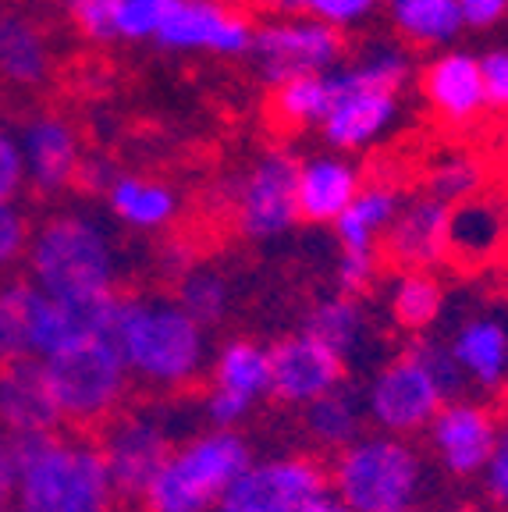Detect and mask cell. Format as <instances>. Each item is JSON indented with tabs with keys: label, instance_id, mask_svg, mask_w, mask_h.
I'll return each mask as SVG.
<instances>
[{
	"label": "cell",
	"instance_id": "obj_9",
	"mask_svg": "<svg viewBox=\"0 0 508 512\" xmlns=\"http://www.w3.org/2000/svg\"><path fill=\"white\" fill-rule=\"evenodd\" d=\"M96 445L107 463L121 502H143L146 488L175 452L171 434L146 406H125L111 424L96 431Z\"/></svg>",
	"mask_w": 508,
	"mask_h": 512
},
{
	"label": "cell",
	"instance_id": "obj_49",
	"mask_svg": "<svg viewBox=\"0 0 508 512\" xmlns=\"http://www.w3.org/2000/svg\"><path fill=\"white\" fill-rule=\"evenodd\" d=\"M40 4H68V0H40Z\"/></svg>",
	"mask_w": 508,
	"mask_h": 512
},
{
	"label": "cell",
	"instance_id": "obj_19",
	"mask_svg": "<svg viewBox=\"0 0 508 512\" xmlns=\"http://www.w3.org/2000/svg\"><path fill=\"white\" fill-rule=\"evenodd\" d=\"M0 431L15 438L64 431L43 377V360L0 363Z\"/></svg>",
	"mask_w": 508,
	"mask_h": 512
},
{
	"label": "cell",
	"instance_id": "obj_39",
	"mask_svg": "<svg viewBox=\"0 0 508 512\" xmlns=\"http://www.w3.org/2000/svg\"><path fill=\"white\" fill-rule=\"evenodd\" d=\"M377 278V253H342L338 260V288L342 296L359 299L370 292Z\"/></svg>",
	"mask_w": 508,
	"mask_h": 512
},
{
	"label": "cell",
	"instance_id": "obj_30",
	"mask_svg": "<svg viewBox=\"0 0 508 512\" xmlns=\"http://www.w3.org/2000/svg\"><path fill=\"white\" fill-rule=\"evenodd\" d=\"M505 235V217L494 203L466 200L452 207V253L462 256H487Z\"/></svg>",
	"mask_w": 508,
	"mask_h": 512
},
{
	"label": "cell",
	"instance_id": "obj_51",
	"mask_svg": "<svg viewBox=\"0 0 508 512\" xmlns=\"http://www.w3.org/2000/svg\"><path fill=\"white\" fill-rule=\"evenodd\" d=\"M8 512H15V509H8Z\"/></svg>",
	"mask_w": 508,
	"mask_h": 512
},
{
	"label": "cell",
	"instance_id": "obj_18",
	"mask_svg": "<svg viewBox=\"0 0 508 512\" xmlns=\"http://www.w3.org/2000/svg\"><path fill=\"white\" fill-rule=\"evenodd\" d=\"M434 452L452 477H473L491 463L498 448L501 416L477 402H452L434 416Z\"/></svg>",
	"mask_w": 508,
	"mask_h": 512
},
{
	"label": "cell",
	"instance_id": "obj_48",
	"mask_svg": "<svg viewBox=\"0 0 508 512\" xmlns=\"http://www.w3.org/2000/svg\"><path fill=\"white\" fill-rule=\"evenodd\" d=\"M452 512H484V509H477V505H459V509H452Z\"/></svg>",
	"mask_w": 508,
	"mask_h": 512
},
{
	"label": "cell",
	"instance_id": "obj_25",
	"mask_svg": "<svg viewBox=\"0 0 508 512\" xmlns=\"http://www.w3.org/2000/svg\"><path fill=\"white\" fill-rule=\"evenodd\" d=\"M452 360L469 377H477L484 388H498L508 370V331L498 320H469L466 328L455 335Z\"/></svg>",
	"mask_w": 508,
	"mask_h": 512
},
{
	"label": "cell",
	"instance_id": "obj_7",
	"mask_svg": "<svg viewBox=\"0 0 508 512\" xmlns=\"http://www.w3.org/2000/svg\"><path fill=\"white\" fill-rule=\"evenodd\" d=\"M334 498L349 512H402L420 491V459L395 438L352 441L331 470Z\"/></svg>",
	"mask_w": 508,
	"mask_h": 512
},
{
	"label": "cell",
	"instance_id": "obj_3",
	"mask_svg": "<svg viewBox=\"0 0 508 512\" xmlns=\"http://www.w3.org/2000/svg\"><path fill=\"white\" fill-rule=\"evenodd\" d=\"M25 271L43 296L57 303H89L118 296V249L100 217L57 210L32 228Z\"/></svg>",
	"mask_w": 508,
	"mask_h": 512
},
{
	"label": "cell",
	"instance_id": "obj_22",
	"mask_svg": "<svg viewBox=\"0 0 508 512\" xmlns=\"http://www.w3.org/2000/svg\"><path fill=\"white\" fill-rule=\"evenodd\" d=\"M54 68L47 32L22 11L0 8V82L15 89H36Z\"/></svg>",
	"mask_w": 508,
	"mask_h": 512
},
{
	"label": "cell",
	"instance_id": "obj_14",
	"mask_svg": "<svg viewBox=\"0 0 508 512\" xmlns=\"http://www.w3.org/2000/svg\"><path fill=\"white\" fill-rule=\"evenodd\" d=\"M331 491V473L313 456H288L249 466L221 502L256 512H299L306 502Z\"/></svg>",
	"mask_w": 508,
	"mask_h": 512
},
{
	"label": "cell",
	"instance_id": "obj_15",
	"mask_svg": "<svg viewBox=\"0 0 508 512\" xmlns=\"http://www.w3.org/2000/svg\"><path fill=\"white\" fill-rule=\"evenodd\" d=\"M452 253V207L434 196H416L402 203L388 232L381 235L377 256L402 274H430V267L445 264Z\"/></svg>",
	"mask_w": 508,
	"mask_h": 512
},
{
	"label": "cell",
	"instance_id": "obj_37",
	"mask_svg": "<svg viewBox=\"0 0 508 512\" xmlns=\"http://www.w3.org/2000/svg\"><path fill=\"white\" fill-rule=\"evenodd\" d=\"M32 239V224L18 203H0V274L25 260Z\"/></svg>",
	"mask_w": 508,
	"mask_h": 512
},
{
	"label": "cell",
	"instance_id": "obj_32",
	"mask_svg": "<svg viewBox=\"0 0 508 512\" xmlns=\"http://www.w3.org/2000/svg\"><path fill=\"white\" fill-rule=\"evenodd\" d=\"M306 335L331 345L338 356H349L356 349L359 335H363V306H359V299L334 296L313 306V313L306 317Z\"/></svg>",
	"mask_w": 508,
	"mask_h": 512
},
{
	"label": "cell",
	"instance_id": "obj_36",
	"mask_svg": "<svg viewBox=\"0 0 508 512\" xmlns=\"http://www.w3.org/2000/svg\"><path fill=\"white\" fill-rule=\"evenodd\" d=\"M68 15L86 40H118V0H68Z\"/></svg>",
	"mask_w": 508,
	"mask_h": 512
},
{
	"label": "cell",
	"instance_id": "obj_46",
	"mask_svg": "<svg viewBox=\"0 0 508 512\" xmlns=\"http://www.w3.org/2000/svg\"><path fill=\"white\" fill-rule=\"evenodd\" d=\"M299 512H349V509H345V505L338 502V498H334L331 491H327V495H320V498H313V502H306Z\"/></svg>",
	"mask_w": 508,
	"mask_h": 512
},
{
	"label": "cell",
	"instance_id": "obj_44",
	"mask_svg": "<svg viewBox=\"0 0 508 512\" xmlns=\"http://www.w3.org/2000/svg\"><path fill=\"white\" fill-rule=\"evenodd\" d=\"M15 480H18L15 434L0 431V512H8L11 502H15Z\"/></svg>",
	"mask_w": 508,
	"mask_h": 512
},
{
	"label": "cell",
	"instance_id": "obj_26",
	"mask_svg": "<svg viewBox=\"0 0 508 512\" xmlns=\"http://www.w3.org/2000/svg\"><path fill=\"white\" fill-rule=\"evenodd\" d=\"M267 381H270L267 349H260L249 338H235L217 356L214 374H210V392L235 395V399L253 406L260 395H267Z\"/></svg>",
	"mask_w": 508,
	"mask_h": 512
},
{
	"label": "cell",
	"instance_id": "obj_16",
	"mask_svg": "<svg viewBox=\"0 0 508 512\" xmlns=\"http://www.w3.org/2000/svg\"><path fill=\"white\" fill-rule=\"evenodd\" d=\"M167 50H207L217 57H242L253 47V25L239 8L221 0H178L157 36Z\"/></svg>",
	"mask_w": 508,
	"mask_h": 512
},
{
	"label": "cell",
	"instance_id": "obj_11",
	"mask_svg": "<svg viewBox=\"0 0 508 512\" xmlns=\"http://www.w3.org/2000/svg\"><path fill=\"white\" fill-rule=\"evenodd\" d=\"M299 160L288 150H270L256 160L231 196V217L246 239H278L299 221L295 203Z\"/></svg>",
	"mask_w": 508,
	"mask_h": 512
},
{
	"label": "cell",
	"instance_id": "obj_38",
	"mask_svg": "<svg viewBox=\"0 0 508 512\" xmlns=\"http://www.w3.org/2000/svg\"><path fill=\"white\" fill-rule=\"evenodd\" d=\"M25 164H22V146H18V132L0 125V203H18L25 192Z\"/></svg>",
	"mask_w": 508,
	"mask_h": 512
},
{
	"label": "cell",
	"instance_id": "obj_5",
	"mask_svg": "<svg viewBox=\"0 0 508 512\" xmlns=\"http://www.w3.org/2000/svg\"><path fill=\"white\" fill-rule=\"evenodd\" d=\"M409 82V57L398 47L366 50L356 64L338 68V100L320 121L324 143L334 150H363L398 118V89Z\"/></svg>",
	"mask_w": 508,
	"mask_h": 512
},
{
	"label": "cell",
	"instance_id": "obj_45",
	"mask_svg": "<svg viewBox=\"0 0 508 512\" xmlns=\"http://www.w3.org/2000/svg\"><path fill=\"white\" fill-rule=\"evenodd\" d=\"M253 8H260V11H270L274 18H281V15H302L306 11V0H249Z\"/></svg>",
	"mask_w": 508,
	"mask_h": 512
},
{
	"label": "cell",
	"instance_id": "obj_50",
	"mask_svg": "<svg viewBox=\"0 0 508 512\" xmlns=\"http://www.w3.org/2000/svg\"><path fill=\"white\" fill-rule=\"evenodd\" d=\"M402 512H413V509H402Z\"/></svg>",
	"mask_w": 508,
	"mask_h": 512
},
{
	"label": "cell",
	"instance_id": "obj_12",
	"mask_svg": "<svg viewBox=\"0 0 508 512\" xmlns=\"http://www.w3.org/2000/svg\"><path fill=\"white\" fill-rule=\"evenodd\" d=\"M448 395L441 392L437 377L427 370V363L416 356L413 345H405L402 356L391 360L377 374L370 388V416L391 434H413L434 424V416L445 409Z\"/></svg>",
	"mask_w": 508,
	"mask_h": 512
},
{
	"label": "cell",
	"instance_id": "obj_41",
	"mask_svg": "<svg viewBox=\"0 0 508 512\" xmlns=\"http://www.w3.org/2000/svg\"><path fill=\"white\" fill-rule=\"evenodd\" d=\"M487 488L491 498L508 512V424L498 434V448H494L491 463H487Z\"/></svg>",
	"mask_w": 508,
	"mask_h": 512
},
{
	"label": "cell",
	"instance_id": "obj_42",
	"mask_svg": "<svg viewBox=\"0 0 508 512\" xmlns=\"http://www.w3.org/2000/svg\"><path fill=\"white\" fill-rule=\"evenodd\" d=\"M114 178H118V168H114L111 160H104V157H82L79 175H75V185H79L82 192L104 196V192L111 189Z\"/></svg>",
	"mask_w": 508,
	"mask_h": 512
},
{
	"label": "cell",
	"instance_id": "obj_24",
	"mask_svg": "<svg viewBox=\"0 0 508 512\" xmlns=\"http://www.w3.org/2000/svg\"><path fill=\"white\" fill-rule=\"evenodd\" d=\"M107 210L118 217L121 224H128L132 232H157L167 228L178 214V196L167 189L164 182L139 175H118L111 182V189L104 192Z\"/></svg>",
	"mask_w": 508,
	"mask_h": 512
},
{
	"label": "cell",
	"instance_id": "obj_20",
	"mask_svg": "<svg viewBox=\"0 0 508 512\" xmlns=\"http://www.w3.org/2000/svg\"><path fill=\"white\" fill-rule=\"evenodd\" d=\"M423 96L434 114L448 125H469L487 111V89L480 57L466 50H448L423 68Z\"/></svg>",
	"mask_w": 508,
	"mask_h": 512
},
{
	"label": "cell",
	"instance_id": "obj_2",
	"mask_svg": "<svg viewBox=\"0 0 508 512\" xmlns=\"http://www.w3.org/2000/svg\"><path fill=\"white\" fill-rule=\"evenodd\" d=\"M111 342L118 345L132 384L178 395L203 384V328L175 299L121 292Z\"/></svg>",
	"mask_w": 508,
	"mask_h": 512
},
{
	"label": "cell",
	"instance_id": "obj_23",
	"mask_svg": "<svg viewBox=\"0 0 508 512\" xmlns=\"http://www.w3.org/2000/svg\"><path fill=\"white\" fill-rule=\"evenodd\" d=\"M398 210H402V196H398L395 185H363L356 200L345 207V214L334 221L342 253H377V242L388 232V224L395 221Z\"/></svg>",
	"mask_w": 508,
	"mask_h": 512
},
{
	"label": "cell",
	"instance_id": "obj_40",
	"mask_svg": "<svg viewBox=\"0 0 508 512\" xmlns=\"http://www.w3.org/2000/svg\"><path fill=\"white\" fill-rule=\"evenodd\" d=\"M480 72H484V89H487V104L508 111V47L487 50L480 57Z\"/></svg>",
	"mask_w": 508,
	"mask_h": 512
},
{
	"label": "cell",
	"instance_id": "obj_10",
	"mask_svg": "<svg viewBox=\"0 0 508 512\" xmlns=\"http://www.w3.org/2000/svg\"><path fill=\"white\" fill-rule=\"evenodd\" d=\"M72 338L75 328L64 303L43 296L29 278L0 281V363L47 360Z\"/></svg>",
	"mask_w": 508,
	"mask_h": 512
},
{
	"label": "cell",
	"instance_id": "obj_1",
	"mask_svg": "<svg viewBox=\"0 0 508 512\" xmlns=\"http://www.w3.org/2000/svg\"><path fill=\"white\" fill-rule=\"evenodd\" d=\"M15 512H118L121 498L93 434L15 438Z\"/></svg>",
	"mask_w": 508,
	"mask_h": 512
},
{
	"label": "cell",
	"instance_id": "obj_6",
	"mask_svg": "<svg viewBox=\"0 0 508 512\" xmlns=\"http://www.w3.org/2000/svg\"><path fill=\"white\" fill-rule=\"evenodd\" d=\"M253 466L235 431H214L178 445L143 495V512H210Z\"/></svg>",
	"mask_w": 508,
	"mask_h": 512
},
{
	"label": "cell",
	"instance_id": "obj_28",
	"mask_svg": "<svg viewBox=\"0 0 508 512\" xmlns=\"http://www.w3.org/2000/svg\"><path fill=\"white\" fill-rule=\"evenodd\" d=\"M334 100H338V68L327 75H306V79L278 86L270 100V114L288 128H310L331 114Z\"/></svg>",
	"mask_w": 508,
	"mask_h": 512
},
{
	"label": "cell",
	"instance_id": "obj_17",
	"mask_svg": "<svg viewBox=\"0 0 508 512\" xmlns=\"http://www.w3.org/2000/svg\"><path fill=\"white\" fill-rule=\"evenodd\" d=\"M18 146H22L25 182L40 196H57L68 185H75L82 143L72 121H64L61 114H32L18 128Z\"/></svg>",
	"mask_w": 508,
	"mask_h": 512
},
{
	"label": "cell",
	"instance_id": "obj_13",
	"mask_svg": "<svg viewBox=\"0 0 508 512\" xmlns=\"http://www.w3.org/2000/svg\"><path fill=\"white\" fill-rule=\"evenodd\" d=\"M270 381L267 395L281 406H310L320 395L342 388L345 381V356L324 345L313 335L281 338L274 349H267Z\"/></svg>",
	"mask_w": 508,
	"mask_h": 512
},
{
	"label": "cell",
	"instance_id": "obj_4",
	"mask_svg": "<svg viewBox=\"0 0 508 512\" xmlns=\"http://www.w3.org/2000/svg\"><path fill=\"white\" fill-rule=\"evenodd\" d=\"M50 399L68 431H100L128 406L132 377L118 345L107 335H82L64 342L43 360Z\"/></svg>",
	"mask_w": 508,
	"mask_h": 512
},
{
	"label": "cell",
	"instance_id": "obj_21",
	"mask_svg": "<svg viewBox=\"0 0 508 512\" xmlns=\"http://www.w3.org/2000/svg\"><path fill=\"white\" fill-rule=\"evenodd\" d=\"M363 189L356 164L345 157H310L299 160V185H295V203L299 217L310 224H334L345 214L352 200Z\"/></svg>",
	"mask_w": 508,
	"mask_h": 512
},
{
	"label": "cell",
	"instance_id": "obj_31",
	"mask_svg": "<svg viewBox=\"0 0 508 512\" xmlns=\"http://www.w3.org/2000/svg\"><path fill=\"white\" fill-rule=\"evenodd\" d=\"M441 285L430 274H398L391 285V320L402 331H427L441 313Z\"/></svg>",
	"mask_w": 508,
	"mask_h": 512
},
{
	"label": "cell",
	"instance_id": "obj_47",
	"mask_svg": "<svg viewBox=\"0 0 508 512\" xmlns=\"http://www.w3.org/2000/svg\"><path fill=\"white\" fill-rule=\"evenodd\" d=\"M217 512H256V509H246V505H228V502H221V505H217Z\"/></svg>",
	"mask_w": 508,
	"mask_h": 512
},
{
	"label": "cell",
	"instance_id": "obj_33",
	"mask_svg": "<svg viewBox=\"0 0 508 512\" xmlns=\"http://www.w3.org/2000/svg\"><path fill=\"white\" fill-rule=\"evenodd\" d=\"M178 306L196 320L199 328L217 324L228 313V285L221 274L207 271V267H192L182 281H178Z\"/></svg>",
	"mask_w": 508,
	"mask_h": 512
},
{
	"label": "cell",
	"instance_id": "obj_29",
	"mask_svg": "<svg viewBox=\"0 0 508 512\" xmlns=\"http://www.w3.org/2000/svg\"><path fill=\"white\" fill-rule=\"evenodd\" d=\"M302 427L327 452H342L359 434V406L349 388H334L317 402L302 406Z\"/></svg>",
	"mask_w": 508,
	"mask_h": 512
},
{
	"label": "cell",
	"instance_id": "obj_27",
	"mask_svg": "<svg viewBox=\"0 0 508 512\" xmlns=\"http://www.w3.org/2000/svg\"><path fill=\"white\" fill-rule=\"evenodd\" d=\"M391 22L416 47H441L466 29L455 0H391Z\"/></svg>",
	"mask_w": 508,
	"mask_h": 512
},
{
	"label": "cell",
	"instance_id": "obj_34",
	"mask_svg": "<svg viewBox=\"0 0 508 512\" xmlns=\"http://www.w3.org/2000/svg\"><path fill=\"white\" fill-rule=\"evenodd\" d=\"M480 185H484V171H480L477 160L466 157V153H455V157L441 160V164L430 171V196L448 203V207L473 200L480 192Z\"/></svg>",
	"mask_w": 508,
	"mask_h": 512
},
{
	"label": "cell",
	"instance_id": "obj_43",
	"mask_svg": "<svg viewBox=\"0 0 508 512\" xmlns=\"http://www.w3.org/2000/svg\"><path fill=\"white\" fill-rule=\"evenodd\" d=\"M469 29H494L508 15V0H455Z\"/></svg>",
	"mask_w": 508,
	"mask_h": 512
},
{
	"label": "cell",
	"instance_id": "obj_8",
	"mask_svg": "<svg viewBox=\"0 0 508 512\" xmlns=\"http://www.w3.org/2000/svg\"><path fill=\"white\" fill-rule=\"evenodd\" d=\"M256 72L278 89L306 75H327L345 57V36L306 15H281L253 29Z\"/></svg>",
	"mask_w": 508,
	"mask_h": 512
},
{
	"label": "cell",
	"instance_id": "obj_35",
	"mask_svg": "<svg viewBox=\"0 0 508 512\" xmlns=\"http://www.w3.org/2000/svg\"><path fill=\"white\" fill-rule=\"evenodd\" d=\"M178 0H118V40L157 43L160 29L171 18Z\"/></svg>",
	"mask_w": 508,
	"mask_h": 512
}]
</instances>
